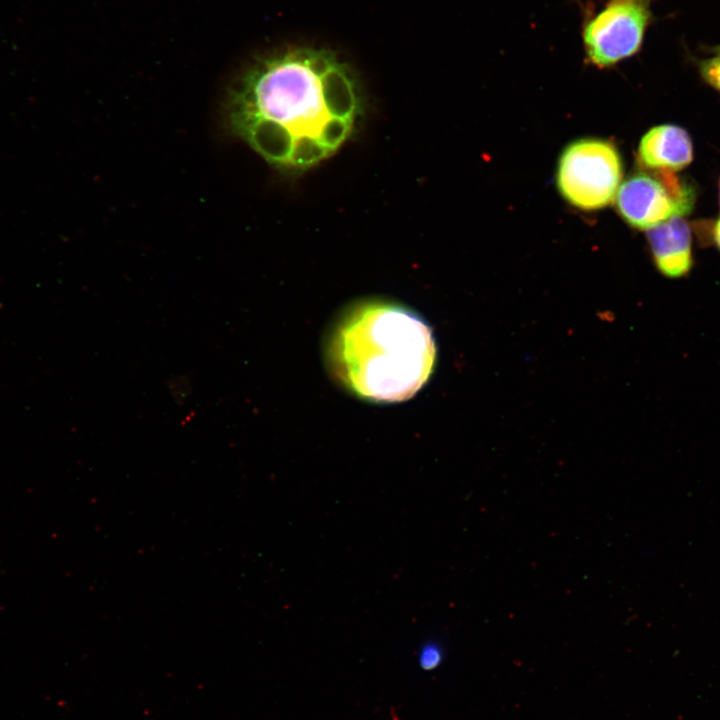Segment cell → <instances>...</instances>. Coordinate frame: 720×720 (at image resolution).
<instances>
[{
    "instance_id": "6da1fadb",
    "label": "cell",
    "mask_w": 720,
    "mask_h": 720,
    "mask_svg": "<svg viewBox=\"0 0 720 720\" xmlns=\"http://www.w3.org/2000/svg\"><path fill=\"white\" fill-rule=\"evenodd\" d=\"M362 114L350 70L329 52L299 48L253 65L234 86L230 127L272 166L301 171L331 157Z\"/></svg>"
},
{
    "instance_id": "7a4b0ae2",
    "label": "cell",
    "mask_w": 720,
    "mask_h": 720,
    "mask_svg": "<svg viewBox=\"0 0 720 720\" xmlns=\"http://www.w3.org/2000/svg\"><path fill=\"white\" fill-rule=\"evenodd\" d=\"M327 356L333 374L359 397L398 402L412 397L429 379L436 347L430 327L414 312L369 301L340 317Z\"/></svg>"
},
{
    "instance_id": "3957f363",
    "label": "cell",
    "mask_w": 720,
    "mask_h": 720,
    "mask_svg": "<svg viewBox=\"0 0 720 720\" xmlns=\"http://www.w3.org/2000/svg\"><path fill=\"white\" fill-rule=\"evenodd\" d=\"M561 195L582 210L606 207L616 196L622 179V160L607 140L584 138L562 152L557 169Z\"/></svg>"
},
{
    "instance_id": "277c9868",
    "label": "cell",
    "mask_w": 720,
    "mask_h": 720,
    "mask_svg": "<svg viewBox=\"0 0 720 720\" xmlns=\"http://www.w3.org/2000/svg\"><path fill=\"white\" fill-rule=\"evenodd\" d=\"M652 20L649 0H608L582 26L588 61L608 68L635 55Z\"/></svg>"
},
{
    "instance_id": "5b68a950",
    "label": "cell",
    "mask_w": 720,
    "mask_h": 720,
    "mask_svg": "<svg viewBox=\"0 0 720 720\" xmlns=\"http://www.w3.org/2000/svg\"><path fill=\"white\" fill-rule=\"evenodd\" d=\"M616 206L632 227L648 230L670 218L691 212L695 193L672 171L654 170L626 179L616 193Z\"/></svg>"
},
{
    "instance_id": "8992f818",
    "label": "cell",
    "mask_w": 720,
    "mask_h": 720,
    "mask_svg": "<svg viewBox=\"0 0 720 720\" xmlns=\"http://www.w3.org/2000/svg\"><path fill=\"white\" fill-rule=\"evenodd\" d=\"M658 270L667 277H681L692 266L691 232L686 220L677 216L647 230Z\"/></svg>"
},
{
    "instance_id": "52a82bcc",
    "label": "cell",
    "mask_w": 720,
    "mask_h": 720,
    "mask_svg": "<svg viewBox=\"0 0 720 720\" xmlns=\"http://www.w3.org/2000/svg\"><path fill=\"white\" fill-rule=\"evenodd\" d=\"M639 160L650 170L676 171L693 158L692 142L681 127L665 124L653 127L641 139Z\"/></svg>"
},
{
    "instance_id": "ba28073f",
    "label": "cell",
    "mask_w": 720,
    "mask_h": 720,
    "mask_svg": "<svg viewBox=\"0 0 720 720\" xmlns=\"http://www.w3.org/2000/svg\"><path fill=\"white\" fill-rule=\"evenodd\" d=\"M443 660V650L436 642L425 643L418 653V663L425 671L437 668Z\"/></svg>"
},
{
    "instance_id": "9c48e42d",
    "label": "cell",
    "mask_w": 720,
    "mask_h": 720,
    "mask_svg": "<svg viewBox=\"0 0 720 720\" xmlns=\"http://www.w3.org/2000/svg\"><path fill=\"white\" fill-rule=\"evenodd\" d=\"M698 68L703 80L720 91V55L698 61Z\"/></svg>"
},
{
    "instance_id": "30bf717a",
    "label": "cell",
    "mask_w": 720,
    "mask_h": 720,
    "mask_svg": "<svg viewBox=\"0 0 720 720\" xmlns=\"http://www.w3.org/2000/svg\"><path fill=\"white\" fill-rule=\"evenodd\" d=\"M714 238H715V242H716L717 246L720 249V218L718 219V221L715 224Z\"/></svg>"
},
{
    "instance_id": "8fae6325",
    "label": "cell",
    "mask_w": 720,
    "mask_h": 720,
    "mask_svg": "<svg viewBox=\"0 0 720 720\" xmlns=\"http://www.w3.org/2000/svg\"><path fill=\"white\" fill-rule=\"evenodd\" d=\"M708 50H709L711 53H714V54H716V55H720V45H717V46H714V47H710Z\"/></svg>"
}]
</instances>
